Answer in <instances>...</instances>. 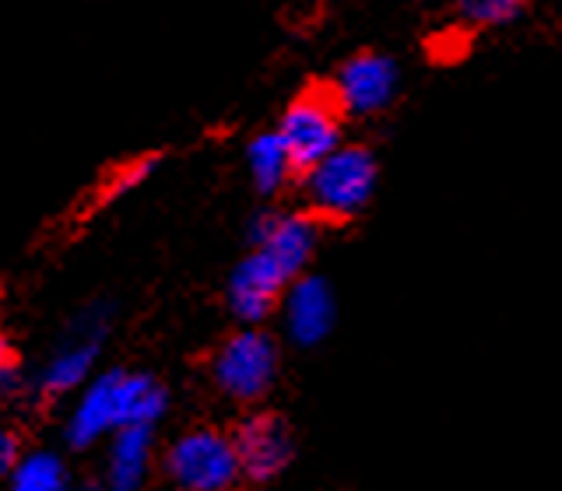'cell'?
Listing matches in <instances>:
<instances>
[{
	"label": "cell",
	"instance_id": "6da1fadb",
	"mask_svg": "<svg viewBox=\"0 0 562 491\" xmlns=\"http://www.w3.org/2000/svg\"><path fill=\"white\" fill-rule=\"evenodd\" d=\"M166 386L145 373H102L75 403L67 418V438L70 446H92L95 438L110 435L127 425H155L166 414Z\"/></svg>",
	"mask_w": 562,
	"mask_h": 491
},
{
	"label": "cell",
	"instance_id": "7a4b0ae2",
	"mask_svg": "<svg viewBox=\"0 0 562 491\" xmlns=\"http://www.w3.org/2000/svg\"><path fill=\"white\" fill-rule=\"evenodd\" d=\"M376 190V158L362 145H338L327 158L303 172L310 215L348 221L369 204Z\"/></svg>",
	"mask_w": 562,
	"mask_h": 491
},
{
	"label": "cell",
	"instance_id": "3957f363",
	"mask_svg": "<svg viewBox=\"0 0 562 491\" xmlns=\"http://www.w3.org/2000/svg\"><path fill=\"white\" fill-rule=\"evenodd\" d=\"M166 473L176 491H236L243 464L233 435L218 429H193L169 446Z\"/></svg>",
	"mask_w": 562,
	"mask_h": 491
},
{
	"label": "cell",
	"instance_id": "277c9868",
	"mask_svg": "<svg viewBox=\"0 0 562 491\" xmlns=\"http://www.w3.org/2000/svg\"><path fill=\"white\" fill-rule=\"evenodd\" d=\"M341 127H345V113L334 102L330 88H310V92L289 102V110L281 113V123L274 130L281 137V145L289 148L295 172L303 175L310 165H316L338 145H345Z\"/></svg>",
	"mask_w": 562,
	"mask_h": 491
},
{
	"label": "cell",
	"instance_id": "5b68a950",
	"mask_svg": "<svg viewBox=\"0 0 562 491\" xmlns=\"http://www.w3.org/2000/svg\"><path fill=\"white\" fill-rule=\"evenodd\" d=\"M211 376L225 397L243 403L260 400L278 376V344L263 330L246 327L215 351Z\"/></svg>",
	"mask_w": 562,
	"mask_h": 491
},
{
	"label": "cell",
	"instance_id": "8992f818",
	"mask_svg": "<svg viewBox=\"0 0 562 491\" xmlns=\"http://www.w3.org/2000/svg\"><path fill=\"white\" fill-rule=\"evenodd\" d=\"M345 116H376L397 92V67L383 53H359L327 84Z\"/></svg>",
	"mask_w": 562,
	"mask_h": 491
},
{
	"label": "cell",
	"instance_id": "52a82bcc",
	"mask_svg": "<svg viewBox=\"0 0 562 491\" xmlns=\"http://www.w3.org/2000/svg\"><path fill=\"white\" fill-rule=\"evenodd\" d=\"M233 443H236V453H239L243 473L250 481L278 478V473L289 467L292 453H295V438H292V429L285 425V418L268 414V411L243 418L236 435H233Z\"/></svg>",
	"mask_w": 562,
	"mask_h": 491
},
{
	"label": "cell",
	"instance_id": "ba28073f",
	"mask_svg": "<svg viewBox=\"0 0 562 491\" xmlns=\"http://www.w3.org/2000/svg\"><path fill=\"white\" fill-rule=\"evenodd\" d=\"M105 320H110L105 309H88L78 316L75 327L67 330L64 344L53 351V358L43 368L46 393H67V390H78V386L88 382L95 355H99V344H102V333H105Z\"/></svg>",
	"mask_w": 562,
	"mask_h": 491
},
{
	"label": "cell",
	"instance_id": "9c48e42d",
	"mask_svg": "<svg viewBox=\"0 0 562 491\" xmlns=\"http://www.w3.org/2000/svg\"><path fill=\"white\" fill-rule=\"evenodd\" d=\"M289 274L263 253L254 250L236 263L233 277H228V309H233L243 323H260L281 306V295L289 288Z\"/></svg>",
	"mask_w": 562,
	"mask_h": 491
},
{
	"label": "cell",
	"instance_id": "30bf717a",
	"mask_svg": "<svg viewBox=\"0 0 562 491\" xmlns=\"http://www.w3.org/2000/svg\"><path fill=\"white\" fill-rule=\"evenodd\" d=\"M316 239H321V225H316V215H306V210H271L254 221L257 250L268 253L289 277L306 271Z\"/></svg>",
	"mask_w": 562,
	"mask_h": 491
},
{
	"label": "cell",
	"instance_id": "8fae6325",
	"mask_svg": "<svg viewBox=\"0 0 562 491\" xmlns=\"http://www.w3.org/2000/svg\"><path fill=\"white\" fill-rule=\"evenodd\" d=\"M281 316L295 344H321L334 327V292L324 277L299 274L281 295Z\"/></svg>",
	"mask_w": 562,
	"mask_h": 491
},
{
	"label": "cell",
	"instance_id": "7c38bea8",
	"mask_svg": "<svg viewBox=\"0 0 562 491\" xmlns=\"http://www.w3.org/2000/svg\"><path fill=\"white\" fill-rule=\"evenodd\" d=\"M151 425H127L113 432L110 446V488L113 491H137L148 478L151 467Z\"/></svg>",
	"mask_w": 562,
	"mask_h": 491
},
{
	"label": "cell",
	"instance_id": "4fadbf2b",
	"mask_svg": "<svg viewBox=\"0 0 562 491\" xmlns=\"http://www.w3.org/2000/svg\"><path fill=\"white\" fill-rule=\"evenodd\" d=\"M246 169H250V180L260 193H278L292 175H299L289 148L281 145L278 130L257 134L250 140V148H246Z\"/></svg>",
	"mask_w": 562,
	"mask_h": 491
},
{
	"label": "cell",
	"instance_id": "5bb4252c",
	"mask_svg": "<svg viewBox=\"0 0 562 491\" xmlns=\"http://www.w3.org/2000/svg\"><path fill=\"white\" fill-rule=\"evenodd\" d=\"M11 491H67V467L53 453H29L11 470Z\"/></svg>",
	"mask_w": 562,
	"mask_h": 491
},
{
	"label": "cell",
	"instance_id": "9a60e30c",
	"mask_svg": "<svg viewBox=\"0 0 562 491\" xmlns=\"http://www.w3.org/2000/svg\"><path fill=\"white\" fill-rule=\"evenodd\" d=\"M524 0H461V11L471 25H503L517 18Z\"/></svg>",
	"mask_w": 562,
	"mask_h": 491
},
{
	"label": "cell",
	"instance_id": "2e32d148",
	"mask_svg": "<svg viewBox=\"0 0 562 491\" xmlns=\"http://www.w3.org/2000/svg\"><path fill=\"white\" fill-rule=\"evenodd\" d=\"M18 460H22V456H18V438H14L11 432L0 429V473L14 470Z\"/></svg>",
	"mask_w": 562,
	"mask_h": 491
},
{
	"label": "cell",
	"instance_id": "e0dca14e",
	"mask_svg": "<svg viewBox=\"0 0 562 491\" xmlns=\"http://www.w3.org/2000/svg\"><path fill=\"white\" fill-rule=\"evenodd\" d=\"M14 379V355H11V344L0 338V386H8Z\"/></svg>",
	"mask_w": 562,
	"mask_h": 491
},
{
	"label": "cell",
	"instance_id": "ac0fdd59",
	"mask_svg": "<svg viewBox=\"0 0 562 491\" xmlns=\"http://www.w3.org/2000/svg\"><path fill=\"white\" fill-rule=\"evenodd\" d=\"M85 491H105V488H95V484H92V488H85Z\"/></svg>",
	"mask_w": 562,
	"mask_h": 491
}]
</instances>
